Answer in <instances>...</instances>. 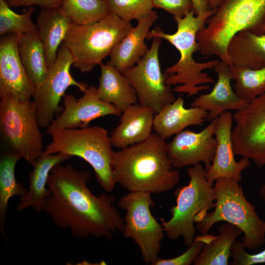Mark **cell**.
I'll return each instance as SVG.
<instances>
[{
    "mask_svg": "<svg viewBox=\"0 0 265 265\" xmlns=\"http://www.w3.org/2000/svg\"><path fill=\"white\" fill-rule=\"evenodd\" d=\"M161 43L160 38L154 37L146 55L122 73L135 89L139 104L150 107L155 114L176 99L161 71L159 59Z\"/></svg>",
    "mask_w": 265,
    "mask_h": 265,
    "instance_id": "cell-11",
    "label": "cell"
},
{
    "mask_svg": "<svg viewBox=\"0 0 265 265\" xmlns=\"http://www.w3.org/2000/svg\"><path fill=\"white\" fill-rule=\"evenodd\" d=\"M214 69L217 80L212 91L201 95L190 104L191 107H199L208 111L206 120L209 122L227 110L244 109L250 101L239 98L235 93L231 84L233 76L227 64L219 60Z\"/></svg>",
    "mask_w": 265,
    "mask_h": 265,
    "instance_id": "cell-18",
    "label": "cell"
},
{
    "mask_svg": "<svg viewBox=\"0 0 265 265\" xmlns=\"http://www.w3.org/2000/svg\"><path fill=\"white\" fill-rule=\"evenodd\" d=\"M224 0H210V8L212 10H216Z\"/></svg>",
    "mask_w": 265,
    "mask_h": 265,
    "instance_id": "cell-38",
    "label": "cell"
},
{
    "mask_svg": "<svg viewBox=\"0 0 265 265\" xmlns=\"http://www.w3.org/2000/svg\"><path fill=\"white\" fill-rule=\"evenodd\" d=\"M151 194L129 192L119 200L118 205L126 211L123 218L124 237L132 238L138 246L144 262L153 265L159 258L164 232L161 224L152 214L150 209L155 203Z\"/></svg>",
    "mask_w": 265,
    "mask_h": 265,
    "instance_id": "cell-10",
    "label": "cell"
},
{
    "mask_svg": "<svg viewBox=\"0 0 265 265\" xmlns=\"http://www.w3.org/2000/svg\"><path fill=\"white\" fill-rule=\"evenodd\" d=\"M208 234L194 238L188 249L182 254L171 259H159L153 265H189L194 263L202 250Z\"/></svg>",
    "mask_w": 265,
    "mask_h": 265,
    "instance_id": "cell-33",
    "label": "cell"
},
{
    "mask_svg": "<svg viewBox=\"0 0 265 265\" xmlns=\"http://www.w3.org/2000/svg\"><path fill=\"white\" fill-rule=\"evenodd\" d=\"M60 8L78 25L91 24L111 14L106 0H63Z\"/></svg>",
    "mask_w": 265,
    "mask_h": 265,
    "instance_id": "cell-29",
    "label": "cell"
},
{
    "mask_svg": "<svg viewBox=\"0 0 265 265\" xmlns=\"http://www.w3.org/2000/svg\"><path fill=\"white\" fill-rule=\"evenodd\" d=\"M52 136L45 154L81 158L91 166L97 181L105 191L110 193L113 190L116 184L111 162L114 151L106 129L99 126L63 129Z\"/></svg>",
    "mask_w": 265,
    "mask_h": 265,
    "instance_id": "cell-7",
    "label": "cell"
},
{
    "mask_svg": "<svg viewBox=\"0 0 265 265\" xmlns=\"http://www.w3.org/2000/svg\"><path fill=\"white\" fill-rule=\"evenodd\" d=\"M21 159L18 155L7 151L0 153V232L7 240L4 228L8 203L15 196H22L27 191V188L17 182L15 166Z\"/></svg>",
    "mask_w": 265,
    "mask_h": 265,
    "instance_id": "cell-28",
    "label": "cell"
},
{
    "mask_svg": "<svg viewBox=\"0 0 265 265\" xmlns=\"http://www.w3.org/2000/svg\"><path fill=\"white\" fill-rule=\"evenodd\" d=\"M158 19L156 11L137 21L128 34L113 49L107 62L121 72L133 66L147 53L149 49L145 42L149 29Z\"/></svg>",
    "mask_w": 265,
    "mask_h": 265,
    "instance_id": "cell-20",
    "label": "cell"
},
{
    "mask_svg": "<svg viewBox=\"0 0 265 265\" xmlns=\"http://www.w3.org/2000/svg\"><path fill=\"white\" fill-rule=\"evenodd\" d=\"M34 10V7L31 6L24 13L17 14L10 9L6 0H0V35H20L37 30L31 19Z\"/></svg>",
    "mask_w": 265,
    "mask_h": 265,
    "instance_id": "cell-31",
    "label": "cell"
},
{
    "mask_svg": "<svg viewBox=\"0 0 265 265\" xmlns=\"http://www.w3.org/2000/svg\"><path fill=\"white\" fill-rule=\"evenodd\" d=\"M236 125L231 138L235 155L265 166V92L233 114Z\"/></svg>",
    "mask_w": 265,
    "mask_h": 265,
    "instance_id": "cell-13",
    "label": "cell"
},
{
    "mask_svg": "<svg viewBox=\"0 0 265 265\" xmlns=\"http://www.w3.org/2000/svg\"><path fill=\"white\" fill-rule=\"evenodd\" d=\"M132 27L131 22L110 14L89 24L73 23L62 43L73 57V66L87 73L109 55Z\"/></svg>",
    "mask_w": 265,
    "mask_h": 265,
    "instance_id": "cell-8",
    "label": "cell"
},
{
    "mask_svg": "<svg viewBox=\"0 0 265 265\" xmlns=\"http://www.w3.org/2000/svg\"><path fill=\"white\" fill-rule=\"evenodd\" d=\"M257 34H265V24L260 28Z\"/></svg>",
    "mask_w": 265,
    "mask_h": 265,
    "instance_id": "cell-40",
    "label": "cell"
},
{
    "mask_svg": "<svg viewBox=\"0 0 265 265\" xmlns=\"http://www.w3.org/2000/svg\"><path fill=\"white\" fill-rule=\"evenodd\" d=\"M232 265H252L265 263V248L254 254L246 252L240 240H235L231 246Z\"/></svg>",
    "mask_w": 265,
    "mask_h": 265,
    "instance_id": "cell-34",
    "label": "cell"
},
{
    "mask_svg": "<svg viewBox=\"0 0 265 265\" xmlns=\"http://www.w3.org/2000/svg\"><path fill=\"white\" fill-rule=\"evenodd\" d=\"M235 80L233 89L240 99L250 101L265 92V67L251 69L229 66Z\"/></svg>",
    "mask_w": 265,
    "mask_h": 265,
    "instance_id": "cell-30",
    "label": "cell"
},
{
    "mask_svg": "<svg viewBox=\"0 0 265 265\" xmlns=\"http://www.w3.org/2000/svg\"><path fill=\"white\" fill-rule=\"evenodd\" d=\"M214 11L196 16L193 8L183 18H174L177 24V30L174 33L167 34L159 26L148 32L147 39L155 37L163 38L174 46L180 53L178 61L167 68L163 74L167 84H182L175 86L173 89L174 92L187 93L190 97L198 94L200 91L210 89L208 85H199L214 81L203 71L214 68L219 60L197 62L193 57V53L199 50L197 33L204 27L207 19Z\"/></svg>",
    "mask_w": 265,
    "mask_h": 265,
    "instance_id": "cell-3",
    "label": "cell"
},
{
    "mask_svg": "<svg viewBox=\"0 0 265 265\" xmlns=\"http://www.w3.org/2000/svg\"><path fill=\"white\" fill-rule=\"evenodd\" d=\"M17 35L21 60L37 89L44 82L48 71L43 42L37 30Z\"/></svg>",
    "mask_w": 265,
    "mask_h": 265,
    "instance_id": "cell-26",
    "label": "cell"
},
{
    "mask_svg": "<svg viewBox=\"0 0 265 265\" xmlns=\"http://www.w3.org/2000/svg\"><path fill=\"white\" fill-rule=\"evenodd\" d=\"M218 235L208 234L202 250L194 265H228L231 246L242 231L235 225L226 223L218 227Z\"/></svg>",
    "mask_w": 265,
    "mask_h": 265,
    "instance_id": "cell-27",
    "label": "cell"
},
{
    "mask_svg": "<svg viewBox=\"0 0 265 265\" xmlns=\"http://www.w3.org/2000/svg\"><path fill=\"white\" fill-rule=\"evenodd\" d=\"M35 90L20 57L18 35H5L0 41V96L8 94L19 100L30 99Z\"/></svg>",
    "mask_w": 265,
    "mask_h": 265,
    "instance_id": "cell-16",
    "label": "cell"
},
{
    "mask_svg": "<svg viewBox=\"0 0 265 265\" xmlns=\"http://www.w3.org/2000/svg\"><path fill=\"white\" fill-rule=\"evenodd\" d=\"M63 104V110L47 128V134L52 135L63 129L86 127L96 118L109 115L119 116L122 113L112 105L102 100L94 85L89 86L79 99L72 94H65Z\"/></svg>",
    "mask_w": 265,
    "mask_h": 265,
    "instance_id": "cell-14",
    "label": "cell"
},
{
    "mask_svg": "<svg viewBox=\"0 0 265 265\" xmlns=\"http://www.w3.org/2000/svg\"><path fill=\"white\" fill-rule=\"evenodd\" d=\"M0 98V134L5 151L31 164L44 152L35 104L8 94Z\"/></svg>",
    "mask_w": 265,
    "mask_h": 265,
    "instance_id": "cell-9",
    "label": "cell"
},
{
    "mask_svg": "<svg viewBox=\"0 0 265 265\" xmlns=\"http://www.w3.org/2000/svg\"><path fill=\"white\" fill-rule=\"evenodd\" d=\"M114 181L129 192L159 194L173 188L180 173L173 169L165 139L152 132L146 140L113 151Z\"/></svg>",
    "mask_w": 265,
    "mask_h": 265,
    "instance_id": "cell-2",
    "label": "cell"
},
{
    "mask_svg": "<svg viewBox=\"0 0 265 265\" xmlns=\"http://www.w3.org/2000/svg\"><path fill=\"white\" fill-rule=\"evenodd\" d=\"M265 24V0H224L196 34L201 54L216 55L229 66L228 43L239 31L258 34Z\"/></svg>",
    "mask_w": 265,
    "mask_h": 265,
    "instance_id": "cell-4",
    "label": "cell"
},
{
    "mask_svg": "<svg viewBox=\"0 0 265 265\" xmlns=\"http://www.w3.org/2000/svg\"><path fill=\"white\" fill-rule=\"evenodd\" d=\"M101 69L98 97L123 112L130 106L137 103L136 91L128 79L118 69L106 62L99 64Z\"/></svg>",
    "mask_w": 265,
    "mask_h": 265,
    "instance_id": "cell-24",
    "label": "cell"
},
{
    "mask_svg": "<svg viewBox=\"0 0 265 265\" xmlns=\"http://www.w3.org/2000/svg\"><path fill=\"white\" fill-rule=\"evenodd\" d=\"M233 117L230 111H224L218 117L214 135L217 141L215 155L206 177L210 182L227 178L238 182L241 180V172L250 165V160L242 158L237 161L235 159L231 138Z\"/></svg>",
    "mask_w": 265,
    "mask_h": 265,
    "instance_id": "cell-17",
    "label": "cell"
},
{
    "mask_svg": "<svg viewBox=\"0 0 265 265\" xmlns=\"http://www.w3.org/2000/svg\"><path fill=\"white\" fill-rule=\"evenodd\" d=\"M111 14L130 22L137 21L152 14L155 8L152 0H106Z\"/></svg>",
    "mask_w": 265,
    "mask_h": 265,
    "instance_id": "cell-32",
    "label": "cell"
},
{
    "mask_svg": "<svg viewBox=\"0 0 265 265\" xmlns=\"http://www.w3.org/2000/svg\"><path fill=\"white\" fill-rule=\"evenodd\" d=\"M208 112L199 107H184V101L180 95L172 103L165 106L155 114L153 128L156 133L165 139L183 131L191 125H202Z\"/></svg>",
    "mask_w": 265,
    "mask_h": 265,
    "instance_id": "cell-22",
    "label": "cell"
},
{
    "mask_svg": "<svg viewBox=\"0 0 265 265\" xmlns=\"http://www.w3.org/2000/svg\"><path fill=\"white\" fill-rule=\"evenodd\" d=\"M196 16H201L213 10L210 8V0H191Z\"/></svg>",
    "mask_w": 265,
    "mask_h": 265,
    "instance_id": "cell-37",
    "label": "cell"
},
{
    "mask_svg": "<svg viewBox=\"0 0 265 265\" xmlns=\"http://www.w3.org/2000/svg\"><path fill=\"white\" fill-rule=\"evenodd\" d=\"M217 119L218 117L212 120L199 132L183 131L167 143V153L173 167L179 169L202 162L206 171L210 169L217 147L213 135Z\"/></svg>",
    "mask_w": 265,
    "mask_h": 265,
    "instance_id": "cell-15",
    "label": "cell"
},
{
    "mask_svg": "<svg viewBox=\"0 0 265 265\" xmlns=\"http://www.w3.org/2000/svg\"><path fill=\"white\" fill-rule=\"evenodd\" d=\"M72 23L60 7L42 8L40 11L35 25L44 47L48 69L54 63L59 46Z\"/></svg>",
    "mask_w": 265,
    "mask_h": 265,
    "instance_id": "cell-23",
    "label": "cell"
},
{
    "mask_svg": "<svg viewBox=\"0 0 265 265\" xmlns=\"http://www.w3.org/2000/svg\"><path fill=\"white\" fill-rule=\"evenodd\" d=\"M154 7L161 8L174 16L183 18L193 9L191 0H152Z\"/></svg>",
    "mask_w": 265,
    "mask_h": 265,
    "instance_id": "cell-35",
    "label": "cell"
},
{
    "mask_svg": "<svg viewBox=\"0 0 265 265\" xmlns=\"http://www.w3.org/2000/svg\"><path fill=\"white\" fill-rule=\"evenodd\" d=\"M10 7L39 5L42 8L60 7L63 0H6Z\"/></svg>",
    "mask_w": 265,
    "mask_h": 265,
    "instance_id": "cell-36",
    "label": "cell"
},
{
    "mask_svg": "<svg viewBox=\"0 0 265 265\" xmlns=\"http://www.w3.org/2000/svg\"><path fill=\"white\" fill-rule=\"evenodd\" d=\"M71 157L62 153L46 154L43 152L31 164L33 168L28 175V190L21 197L17 210L22 211L31 207L36 212H43L46 200L50 193L47 184L51 170L57 164Z\"/></svg>",
    "mask_w": 265,
    "mask_h": 265,
    "instance_id": "cell-21",
    "label": "cell"
},
{
    "mask_svg": "<svg viewBox=\"0 0 265 265\" xmlns=\"http://www.w3.org/2000/svg\"><path fill=\"white\" fill-rule=\"evenodd\" d=\"M206 174L200 163L188 167L189 183L175 190L176 205L170 208L171 218L167 221L160 218L166 236L172 240L182 237L187 247L194 238V223L201 221L215 206L214 184L207 180Z\"/></svg>",
    "mask_w": 265,
    "mask_h": 265,
    "instance_id": "cell-6",
    "label": "cell"
},
{
    "mask_svg": "<svg viewBox=\"0 0 265 265\" xmlns=\"http://www.w3.org/2000/svg\"><path fill=\"white\" fill-rule=\"evenodd\" d=\"M227 53L231 65L251 69L265 67V34L239 31L230 40Z\"/></svg>",
    "mask_w": 265,
    "mask_h": 265,
    "instance_id": "cell-25",
    "label": "cell"
},
{
    "mask_svg": "<svg viewBox=\"0 0 265 265\" xmlns=\"http://www.w3.org/2000/svg\"><path fill=\"white\" fill-rule=\"evenodd\" d=\"M89 171L77 169L69 163H59L51 170L48 178L49 191L43 212L56 227L69 229L78 238L111 239L123 232L124 222L113 204L114 195L103 192L96 196L87 186Z\"/></svg>",
    "mask_w": 265,
    "mask_h": 265,
    "instance_id": "cell-1",
    "label": "cell"
},
{
    "mask_svg": "<svg viewBox=\"0 0 265 265\" xmlns=\"http://www.w3.org/2000/svg\"><path fill=\"white\" fill-rule=\"evenodd\" d=\"M258 193L262 200L265 203V184L262 185L260 187Z\"/></svg>",
    "mask_w": 265,
    "mask_h": 265,
    "instance_id": "cell-39",
    "label": "cell"
},
{
    "mask_svg": "<svg viewBox=\"0 0 265 265\" xmlns=\"http://www.w3.org/2000/svg\"><path fill=\"white\" fill-rule=\"evenodd\" d=\"M73 62L71 53L62 43L54 63L48 69L44 82L36 89L33 96L41 128H47L54 115L61 111L59 103L69 86H75L83 92L88 87L85 83L77 81L71 76L70 69Z\"/></svg>",
    "mask_w": 265,
    "mask_h": 265,
    "instance_id": "cell-12",
    "label": "cell"
},
{
    "mask_svg": "<svg viewBox=\"0 0 265 265\" xmlns=\"http://www.w3.org/2000/svg\"><path fill=\"white\" fill-rule=\"evenodd\" d=\"M239 182L230 178L215 181L214 210L199 222L195 228L206 234L216 223L225 221L239 228L245 249L255 250L265 243V222L258 215L255 207L248 201Z\"/></svg>",
    "mask_w": 265,
    "mask_h": 265,
    "instance_id": "cell-5",
    "label": "cell"
},
{
    "mask_svg": "<svg viewBox=\"0 0 265 265\" xmlns=\"http://www.w3.org/2000/svg\"><path fill=\"white\" fill-rule=\"evenodd\" d=\"M154 114L150 107L140 104L127 107L110 135L112 146L120 149L148 138L153 128Z\"/></svg>",
    "mask_w": 265,
    "mask_h": 265,
    "instance_id": "cell-19",
    "label": "cell"
}]
</instances>
